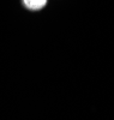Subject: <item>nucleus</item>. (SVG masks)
I'll use <instances>...</instances> for the list:
<instances>
[{
    "mask_svg": "<svg viewBox=\"0 0 114 120\" xmlns=\"http://www.w3.org/2000/svg\"><path fill=\"white\" fill-rule=\"evenodd\" d=\"M23 3L29 10H41L46 6L47 0H23Z\"/></svg>",
    "mask_w": 114,
    "mask_h": 120,
    "instance_id": "f257e3e1",
    "label": "nucleus"
}]
</instances>
